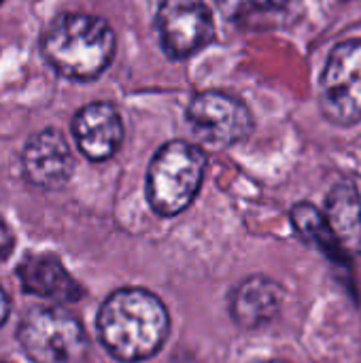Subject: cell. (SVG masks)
Listing matches in <instances>:
<instances>
[{"instance_id": "1", "label": "cell", "mask_w": 361, "mask_h": 363, "mask_svg": "<svg viewBox=\"0 0 361 363\" xmlns=\"http://www.w3.org/2000/svg\"><path fill=\"white\" fill-rule=\"evenodd\" d=\"M102 347L123 363L153 357L170 334V315L164 302L140 287H126L111 294L96 317Z\"/></svg>"}, {"instance_id": "13", "label": "cell", "mask_w": 361, "mask_h": 363, "mask_svg": "<svg viewBox=\"0 0 361 363\" xmlns=\"http://www.w3.org/2000/svg\"><path fill=\"white\" fill-rule=\"evenodd\" d=\"M298 0H217L223 17L243 28L283 26L296 13Z\"/></svg>"}, {"instance_id": "5", "label": "cell", "mask_w": 361, "mask_h": 363, "mask_svg": "<svg viewBox=\"0 0 361 363\" xmlns=\"http://www.w3.org/2000/svg\"><path fill=\"white\" fill-rule=\"evenodd\" d=\"M319 102L323 115L336 125L361 121V40H347L330 53Z\"/></svg>"}, {"instance_id": "17", "label": "cell", "mask_w": 361, "mask_h": 363, "mask_svg": "<svg viewBox=\"0 0 361 363\" xmlns=\"http://www.w3.org/2000/svg\"><path fill=\"white\" fill-rule=\"evenodd\" d=\"M253 363H287V362H281V359H264V362H253Z\"/></svg>"}, {"instance_id": "18", "label": "cell", "mask_w": 361, "mask_h": 363, "mask_svg": "<svg viewBox=\"0 0 361 363\" xmlns=\"http://www.w3.org/2000/svg\"><path fill=\"white\" fill-rule=\"evenodd\" d=\"M0 2H2V0H0Z\"/></svg>"}, {"instance_id": "4", "label": "cell", "mask_w": 361, "mask_h": 363, "mask_svg": "<svg viewBox=\"0 0 361 363\" xmlns=\"http://www.w3.org/2000/svg\"><path fill=\"white\" fill-rule=\"evenodd\" d=\"M17 340L34 363H83L87 334L77 317L62 308H30L17 328Z\"/></svg>"}, {"instance_id": "9", "label": "cell", "mask_w": 361, "mask_h": 363, "mask_svg": "<svg viewBox=\"0 0 361 363\" xmlns=\"http://www.w3.org/2000/svg\"><path fill=\"white\" fill-rule=\"evenodd\" d=\"M72 136L79 151L91 162L113 157L123 140V123L115 106L94 102L83 106L72 119Z\"/></svg>"}, {"instance_id": "11", "label": "cell", "mask_w": 361, "mask_h": 363, "mask_svg": "<svg viewBox=\"0 0 361 363\" xmlns=\"http://www.w3.org/2000/svg\"><path fill=\"white\" fill-rule=\"evenodd\" d=\"M283 296V287L277 281L268 277H251L230 296L232 319L243 330H257L281 313Z\"/></svg>"}, {"instance_id": "3", "label": "cell", "mask_w": 361, "mask_h": 363, "mask_svg": "<svg viewBox=\"0 0 361 363\" xmlns=\"http://www.w3.org/2000/svg\"><path fill=\"white\" fill-rule=\"evenodd\" d=\"M206 153L185 140L166 143L147 172V200L162 217L183 213L202 187Z\"/></svg>"}, {"instance_id": "8", "label": "cell", "mask_w": 361, "mask_h": 363, "mask_svg": "<svg viewBox=\"0 0 361 363\" xmlns=\"http://www.w3.org/2000/svg\"><path fill=\"white\" fill-rule=\"evenodd\" d=\"M21 164L28 181L43 189H62L74 168L70 147L57 130L34 134L23 149Z\"/></svg>"}, {"instance_id": "16", "label": "cell", "mask_w": 361, "mask_h": 363, "mask_svg": "<svg viewBox=\"0 0 361 363\" xmlns=\"http://www.w3.org/2000/svg\"><path fill=\"white\" fill-rule=\"evenodd\" d=\"M9 313H11V300H9V296L4 294V289L0 287V328L6 323Z\"/></svg>"}, {"instance_id": "12", "label": "cell", "mask_w": 361, "mask_h": 363, "mask_svg": "<svg viewBox=\"0 0 361 363\" xmlns=\"http://www.w3.org/2000/svg\"><path fill=\"white\" fill-rule=\"evenodd\" d=\"M332 234L347 255H361V198L357 189L349 183L336 185L323 213Z\"/></svg>"}, {"instance_id": "7", "label": "cell", "mask_w": 361, "mask_h": 363, "mask_svg": "<svg viewBox=\"0 0 361 363\" xmlns=\"http://www.w3.org/2000/svg\"><path fill=\"white\" fill-rule=\"evenodd\" d=\"M187 121L191 130L211 145L240 143L253 130L249 108L223 91L198 94L187 106Z\"/></svg>"}, {"instance_id": "15", "label": "cell", "mask_w": 361, "mask_h": 363, "mask_svg": "<svg viewBox=\"0 0 361 363\" xmlns=\"http://www.w3.org/2000/svg\"><path fill=\"white\" fill-rule=\"evenodd\" d=\"M13 247H15L13 232H11V228L0 219V262H2V259H6V257L11 255Z\"/></svg>"}, {"instance_id": "14", "label": "cell", "mask_w": 361, "mask_h": 363, "mask_svg": "<svg viewBox=\"0 0 361 363\" xmlns=\"http://www.w3.org/2000/svg\"><path fill=\"white\" fill-rule=\"evenodd\" d=\"M291 223H294V228L298 230V234L306 242H311L313 247H317L330 259H334L338 264L347 262L349 255L338 245V240L332 234V230H330L323 213H319L313 204H309V202L296 204L294 211H291Z\"/></svg>"}, {"instance_id": "10", "label": "cell", "mask_w": 361, "mask_h": 363, "mask_svg": "<svg viewBox=\"0 0 361 363\" xmlns=\"http://www.w3.org/2000/svg\"><path fill=\"white\" fill-rule=\"evenodd\" d=\"M17 279L26 294L43 300L70 304L83 298V287L70 277L62 259L53 253L26 255L17 266Z\"/></svg>"}, {"instance_id": "2", "label": "cell", "mask_w": 361, "mask_h": 363, "mask_svg": "<svg viewBox=\"0 0 361 363\" xmlns=\"http://www.w3.org/2000/svg\"><path fill=\"white\" fill-rule=\"evenodd\" d=\"M115 47L113 28L104 19L83 13L57 17L43 36L45 60L62 77L74 81L102 74L115 55Z\"/></svg>"}, {"instance_id": "6", "label": "cell", "mask_w": 361, "mask_h": 363, "mask_svg": "<svg viewBox=\"0 0 361 363\" xmlns=\"http://www.w3.org/2000/svg\"><path fill=\"white\" fill-rule=\"evenodd\" d=\"M155 26L162 49L172 60L198 53L215 34V23L204 0H162Z\"/></svg>"}]
</instances>
